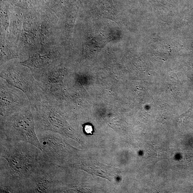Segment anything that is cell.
Returning a JSON list of instances; mask_svg holds the SVG:
<instances>
[{"label": "cell", "instance_id": "cell-3", "mask_svg": "<svg viewBox=\"0 0 193 193\" xmlns=\"http://www.w3.org/2000/svg\"><path fill=\"white\" fill-rule=\"evenodd\" d=\"M1 114L2 117L5 118L27 107L23 106L24 102H28L24 97L26 95H22L24 92L21 94L8 82L1 81Z\"/></svg>", "mask_w": 193, "mask_h": 193}, {"label": "cell", "instance_id": "cell-4", "mask_svg": "<svg viewBox=\"0 0 193 193\" xmlns=\"http://www.w3.org/2000/svg\"><path fill=\"white\" fill-rule=\"evenodd\" d=\"M1 76L11 86L22 91L30 99L34 102L39 100V89L34 82L32 76H24L17 72H8Z\"/></svg>", "mask_w": 193, "mask_h": 193}, {"label": "cell", "instance_id": "cell-2", "mask_svg": "<svg viewBox=\"0 0 193 193\" xmlns=\"http://www.w3.org/2000/svg\"><path fill=\"white\" fill-rule=\"evenodd\" d=\"M29 107H26L4 118L1 131L7 140L28 143L42 148L36 133L35 121Z\"/></svg>", "mask_w": 193, "mask_h": 193}, {"label": "cell", "instance_id": "cell-1", "mask_svg": "<svg viewBox=\"0 0 193 193\" xmlns=\"http://www.w3.org/2000/svg\"><path fill=\"white\" fill-rule=\"evenodd\" d=\"M22 142L1 141V157L6 160L13 176L29 179L47 163L42 151Z\"/></svg>", "mask_w": 193, "mask_h": 193}, {"label": "cell", "instance_id": "cell-5", "mask_svg": "<svg viewBox=\"0 0 193 193\" xmlns=\"http://www.w3.org/2000/svg\"><path fill=\"white\" fill-rule=\"evenodd\" d=\"M50 56L48 54L41 55L35 54L31 55L28 60L21 62V64L32 68H40L48 64L51 61Z\"/></svg>", "mask_w": 193, "mask_h": 193}, {"label": "cell", "instance_id": "cell-6", "mask_svg": "<svg viewBox=\"0 0 193 193\" xmlns=\"http://www.w3.org/2000/svg\"><path fill=\"white\" fill-rule=\"evenodd\" d=\"M83 131L84 133L87 135H92L95 132L94 127L92 124L86 123L82 125Z\"/></svg>", "mask_w": 193, "mask_h": 193}]
</instances>
